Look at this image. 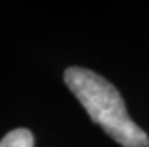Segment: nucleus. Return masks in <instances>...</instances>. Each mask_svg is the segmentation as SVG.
I'll use <instances>...</instances> for the list:
<instances>
[{"instance_id": "f257e3e1", "label": "nucleus", "mask_w": 149, "mask_h": 147, "mask_svg": "<svg viewBox=\"0 0 149 147\" xmlns=\"http://www.w3.org/2000/svg\"><path fill=\"white\" fill-rule=\"evenodd\" d=\"M65 83L91 119L124 147H149V138L131 120L118 89L101 75L84 68H68Z\"/></svg>"}, {"instance_id": "f03ea898", "label": "nucleus", "mask_w": 149, "mask_h": 147, "mask_svg": "<svg viewBox=\"0 0 149 147\" xmlns=\"http://www.w3.org/2000/svg\"><path fill=\"white\" fill-rule=\"evenodd\" d=\"M33 135L29 129H14L0 140V147H33Z\"/></svg>"}]
</instances>
